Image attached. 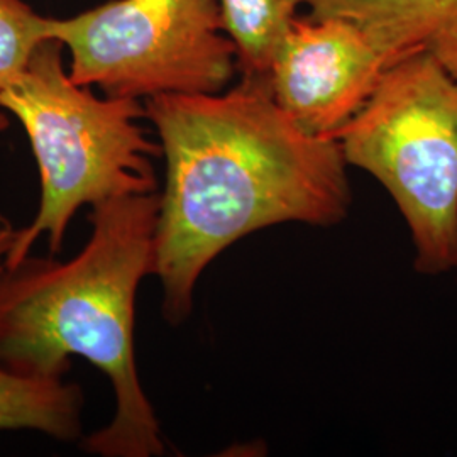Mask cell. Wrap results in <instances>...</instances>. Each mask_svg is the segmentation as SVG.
<instances>
[{
  "label": "cell",
  "instance_id": "277c9868",
  "mask_svg": "<svg viewBox=\"0 0 457 457\" xmlns=\"http://www.w3.org/2000/svg\"><path fill=\"white\" fill-rule=\"evenodd\" d=\"M337 139L347 166L370 173L409 226L415 270H457V79L417 51L395 62Z\"/></svg>",
  "mask_w": 457,
  "mask_h": 457
},
{
  "label": "cell",
  "instance_id": "30bf717a",
  "mask_svg": "<svg viewBox=\"0 0 457 457\" xmlns=\"http://www.w3.org/2000/svg\"><path fill=\"white\" fill-rule=\"evenodd\" d=\"M51 17L39 16L24 0H0V92L29 65L49 41Z\"/></svg>",
  "mask_w": 457,
  "mask_h": 457
},
{
  "label": "cell",
  "instance_id": "8fae6325",
  "mask_svg": "<svg viewBox=\"0 0 457 457\" xmlns=\"http://www.w3.org/2000/svg\"><path fill=\"white\" fill-rule=\"evenodd\" d=\"M17 228L11 224V220L0 213V271L4 268L5 256L9 253V249L16 241Z\"/></svg>",
  "mask_w": 457,
  "mask_h": 457
},
{
  "label": "cell",
  "instance_id": "7c38bea8",
  "mask_svg": "<svg viewBox=\"0 0 457 457\" xmlns=\"http://www.w3.org/2000/svg\"><path fill=\"white\" fill-rule=\"evenodd\" d=\"M9 128V119L4 112H0V132L5 131Z\"/></svg>",
  "mask_w": 457,
  "mask_h": 457
},
{
  "label": "cell",
  "instance_id": "6da1fadb",
  "mask_svg": "<svg viewBox=\"0 0 457 457\" xmlns=\"http://www.w3.org/2000/svg\"><path fill=\"white\" fill-rule=\"evenodd\" d=\"M145 111L166 163L154 275L173 326L190 315L196 281L228 245L283 222L328 228L349 212L337 139L302 129L262 80L156 96Z\"/></svg>",
  "mask_w": 457,
  "mask_h": 457
},
{
  "label": "cell",
  "instance_id": "ba28073f",
  "mask_svg": "<svg viewBox=\"0 0 457 457\" xmlns=\"http://www.w3.org/2000/svg\"><path fill=\"white\" fill-rule=\"evenodd\" d=\"M82 386L65 376L24 373L0 364V430L28 428L58 441L82 437Z\"/></svg>",
  "mask_w": 457,
  "mask_h": 457
},
{
  "label": "cell",
  "instance_id": "7a4b0ae2",
  "mask_svg": "<svg viewBox=\"0 0 457 457\" xmlns=\"http://www.w3.org/2000/svg\"><path fill=\"white\" fill-rule=\"evenodd\" d=\"M160 194L92 207V232L70 262L26 258L0 271V364L65 376L82 356L109 378L111 424L83 439L104 457L163 456L160 422L141 386L134 351L136 295L154 275Z\"/></svg>",
  "mask_w": 457,
  "mask_h": 457
},
{
  "label": "cell",
  "instance_id": "52a82bcc",
  "mask_svg": "<svg viewBox=\"0 0 457 457\" xmlns=\"http://www.w3.org/2000/svg\"><path fill=\"white\" fill-rule=\"evenodd\" d=\"M311 16L345 17L393 63L425 51L457 79V0H309Z\"/></svg>",
  "mask_w": 457,
  "mask_h": 457
},
{
  "label": "cell",
  "instance_id": "9c48e42d",
  "mask_svg": "<svg viewBox=\"0 0 457 457\" xmlns=\"http://www.w3.org/2000/svg\"><path fill=\"white\" fill-rule=\"evenodd\" d=\"M309 0H219L243 79L262 80L278 46Z\"/></svg>",
  "mask_w": 457,
  "mask_h": 457
},
{
  "label": "cell",
  "instance_id": "8992f818",
  "mask_svg": "<svg viewBox=\"0 0 457 457\" xmlns=\"http://www.w3.org/2000/svg\"><path fill=\"white\" fill-rule=\"evenodd\" d=\"M392 65L356 22L296 17L262 82L302 129L334 137L364 107Z\"/></svg>",
  "mask_w": 457,
  "mask_h": 457
},
{
  "label": "cell",
  "instance_id": "3957f363",
  "mask_svg": "<svg viewBox=\"0 0 457 457\" xmlns=\"http://www.w3.org/2000/svg\"><path fill=\"white\" fill-rule=\"evenodd\" d=\"M63 45L49 39L29 65L0 92V109L22 124L39 170L41 198L33 222L17 230L5 256L14 268L34 243L48 236L49 251H62L66 228L83 205L158 188L153 158L160 143L147 137L145 105L136 98L97 97L71 80Z\"/></svg>",
  "mask_w": 457,
  "mask_h": 457
},
{
  "label": "cell",
  "instance_id": "5b68a950",
  "mask_svg": "<svg viewBox=\"0 0 457 457\" xmlns=\"http://www.w3.org/2000/svg\"><path fill=\"white\" fill-rule=\"evenodd\" d=\"M73 82L107 97L215 94L237 70L219 0H109L49 21Z\"/></svg>",
  "mask_w": 457,
  "mask_h": 457
}]
</instances>
